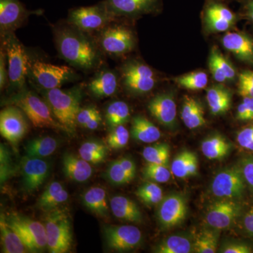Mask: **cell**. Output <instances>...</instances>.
<instances>
[{
  "instance_id": "6da1fadb",
  "label": "cell",
  "mask_w": 253,
  "mask_h": 253,
  "mask_svg": "<svg viewBox=\"0 0 253 253\" xmlns=\"http://www.w3.org/2000/svg\"><path fill=\"white\" fill-rule=\"evenodd\" d=\"M54 33L58 52L73 67L88 71L99 64V50L85 32L68 23L55 28Z\"/></svg>"
},
{
  "instance_id": "7a4b0ae2",
  "label": "cell",
  "mask_w": 253,
  "mask_h": 253,
  "mask_svg": "<svg viewBox=\"0 0 253 253\" xmlns=\"http://www.w3.org/2000/svg\"><path fill=\"white\" fill-rule=\"evenodd\" d=\"M39 89L55 118L66 129V132L70 135L74 134L78 126V113L81 109L83 99L81 88L75 86L68 89L60 88Z\"/></svg>"
},
{
  "instance_id": "3957f363",
  "label": "cell",
  "mask_w": 253,
  "mask_h": 253,
  "mask_svg": "<svg viewBox=\"0 0 253 253\" xmlns=\"http://www.w3.org/2000/svg\"><path fill=\"white\" fill-rule=\"evenodd\" d=\"M7 104L15 105L22 110L36 127L50 128L66 132V129L55 118L45 100L33 91L25 88L18 91L8 100Z\"/></svg>"
},
{
  "instance_id": "277c9868",
  "label": "cell",
  "mask_w": 253,
  "mask_h": 253,
  "mask_svg": "<svg viewBox=\"0 0 253 253\" xmlns=\"http://www.w3.org/2000/svg\"><path fill=\"white\" fill-rule=\"evenodd\" d=\"M45 226L47 249L51 253H66L72 248L73 234L71 217L63 208H55L45 212Z\"/></svg>"
},
{
  "instance_id": "5b68a950",
  "label": "cell",
  "mask_w": 253,
  "mask_h": 253,
  "mask_svg": "<svg viewBox=\"0 0 253 253\" xmlns=\"http://www.w3.org/2000/svg\"><path fill=\"white\" fill-rule=\"evenodd\" d=\"M1 46L6 51L8 63V79L10 87L20 91L25 89L26 77L29 73L31 61L22 43L14 33L1 36Z\"/></svg>"
},
{
  "instance_id": "8992f818",
  "label": "cell",
  "mask_w": 253,
  "mask_h": 253,
  "mask_svg": "<svg viewBox=\"0 0 253 253\" xmlns=\"http://www.w3.org/2000/svg\"><path fill=\"white\" fill-rule=\"evenodd\" d=\"M6 218L30 253L42 252L47 247L45 226L41 221L17 212L10 213Z\"/></svg>"
},
{
  "instance_id": "52a82bcc",
  "label": "cell",
  "mask_w": 253,
  "mask_h": 253,
  "mask_svg": "<svg viewBox=\"0 0 253 253\" xmlns=\"http://www.w3.org/2000/svg\"><path fill=\"white\" fill-rule=\"evenodd\" d=\"M114 18L102 1L93 6L70 10L67 23L87 33L102 31Z\"/></svg>"
},
{
  "instance_id": "ba28073f",
  "label": "cell",
  "mask_w": 253,
  "mask_h": 253,
  "mask_svg": "<svg viewBox=\"0 0 253 253\" xmlns=\"http://www.w3.org/2000/svg\"><path fill=\"white\" fill-rule=\"evenodd\" d=\"M28 75L38 84V87L42 89L60 88L76 78V73L68 66H56L40 61L31 63Z\"/></svg>"
},
{
  "instance_id": "9c48e42d",
  "label": "cell",
  "mask_w": 253,
  "mask_h": 253,
  "mask_svg": "<svg viewBox=\"0 0 253 253\" xmlns=\"http://www.w3.org/2000/svg\"><path fill=\"white\" fill-rule=\"evenodd\" d=\"M246 181L240 166L227 168L218 172L211 184V191L221 199H239L244 196Z\"/></svg>"
},
{
  "instance_id": "30bf717a",
  "label": "cell",
  "mask_w": 253,
  "mask_h": 253,
  "mask_svg": "<svg viewBox=\"0 0 253 253\" xmlns=\"http://www.w3.org/2000/svg\"><path fill=\"white\" fill-rule=\"evenodd\" d=\"M135 37L129 28L121 25H111L101 31L99 42L101 49L111 56L127 54L135 46Z\"/></svg>"
},
{
  "instance_id": "8fae6325",
  "label": "cell",
  "mask_w": 253,
  "mask_h": 253,
  "mask_svg": "<svg viewBox=\"0 0 253 253\" xmlns=\"http://www.w3.org/2000/svg\"><path fill=\"white\" fill-rule=\"evenodd\" d=\"M123 84L133 94H144L154 89L156 79L153 70L147 65L131 61L123 66Z\"/></svg>"
},
{
  "instance_id": "7c38bea8",
  "label": "cell",
  "mask_w": 253,
  "mask_h": 253,
  "mask_svg": "<svg viewBox=\"0 0 253 253\" xmlns=\"http://www.w3.org/2000/svg\"><path fill=\"white\" fill-rule=\"evenodd\" d=\"M27 116L15 105H10L0 113V133L9 142L16 144L27 134Z\"/></svg>"
},
{
  "instance_id": "4fadbf2b",
  "label": "cell",
  "mask_w": 253,
  "mask_h": 253,
  "mask_svg": "<svg viewBox=\"0 0 253 253\" xmlns=\"http://www.w3.org/2000/svg\"><path fill=\"white\" fill-rule=\"evenodd\" d=\"M104 235L108 247L118 252L132 251L142 242L141 231L132 225L105 226Z\"/></svg>"
},
{
  "instance_id": "5bb4252c",
  "label": "cell",
  "mask_w": 253,
  "mask_h": 253,
  "mask_svg": "<svg viewBox=\"0 0 253 253\" xmlns=\"http://www.w3.org/2000/svg\"><path fill=\"white\" fill-rule=\"evenodd\" d=\"M186 214L187 204L182 195H168L158 204L157 219L163 229H170L180 225L186 219Z\"/></svg>"
},
{
  "instance_id": "9a60e30c",
  "label": "cell",
  "mask_w": 253,
  "mask_h": 253,
  "mask_svg": "<svg viewBox=\"0 0 253 253\" xmlns=\"http://www.w3.org/2000/svg\"><path fill=\"white\" fill-rule=\"evenodd\" d=\"M41 14L42 11H29L19 0H0L1 36L14 33L31 14Z\"/></svg>"
},
{
  "instance_id": "2e32d148",
  "label": "cell",
  "mask_w": 253,
  "mask_h": 253,
  "mask_svg": "<svg viewBox=\"0 0 253 253\" xmlns=\"http://www.w3.org/2000/svg\"><path fill=\"white\" fill-rule=\"evenodd\" d=\"M241 212V205L233 199H221L215 201L208 208L206 222L214 229H228L239 217Z\"/></svg>"
},
{
  "instance_id": "e0dca14e",
  "label": "cell",
  "mask_w": 253,
  "mask_h": 253,
  "mask_svg": "<svg viewBox=\"0 0 253 253\" xmlns=\"http://www.w3.org/2000/svg\"><path fill=\"white\" fill-rule=\"evenodd\" d=\"M113 17L135 18L156 13L161 7V0H104Z\"/></svg>"
},
{
  "instance_id": "ac0fdd59",
  "label": "cell",
  "mask_w": 253,
  "mask_h": 253,
  "mask_svg": "<svg viewBox=\"0 0 253 253\" xmlns=\"http://www.w3.org/2000/svg\"><path fill=\"white\" fill-rule=\"evenodd\" d=\"M21 174L26 191L33 192L39 189L49 175L50 165L43 158L24 156L21 160Z\"/></svg>"
},
{
  "instance_id": "d6986e66",
  "label": "cell",
  "mask_w": 253,
  "mask_h": 253,
  "mask_svg": "<svg viewBox=\"0 0 253 253\" xmlns=\"http://www.w3.org/2000/svg\"><path fill=\"white\" fill-rule=\"evenodd\" d=\"M148 109L163 126L171 129L175 126L176 106L172 94L165 93L155 96L149 101Z\"/></svg>"
},
{
  "instance_id": "ffe728a7",
  "label": "cell",
  "mask_w": 253,
  "mask_h": 253,
  "mask_svg": "<svg viewBox=\"0 0 253 253\" xmlns=\"http://www.w3.org/2000/svg\"><path fill=\"white\" fill-rule=\"evenodd\" d=\"M223 46L238 59L253 66V40L242 33H226L221 40Z\"/></svg>"
},
{
  "instance_id": "44dd1931",
  "label": "cell",
  "mask_w": 253,
  "mask_h": 253,
  "mask_svg": "<svg viewBox=\"0 0 253 253\" xmlns=\"http://www.w3.org/2000/svg\"><path fill=\"white\" fill-rule=\"evenodd\" d=\"M63 171L68 179L79 183L89 180L94 172L91 163L72 154L63 156Z\"/></svg>"
},
{
  "instance_id": "7402d4cb",
  "label": "cell",
  "mask_w": 253,
  "mask_h": 253,
  "mask_svg": "<svg viewBox=\"0 0 253 253\" xmlns=\"http://www.w3.org/2000/svg\"><path fill=\"white\" fill-rule=\"evenodd\" d=\"M110 207L113 215L118 219L136 224L143 221L140 208L129 198L123 196H113L110 202Z\"/></svg>"
},
{
  "instance_id": "603a6c76",
  "label": "cell",
  "mask_w": 253,
  "mask_h": 253,
  "mask_svg": "<svg viewBox=\"0 0 253 253\" xmlns=\"http://www.w3.org/2000/svg\"><path fill=\"white\" fill-rule=\"evenodd\" d=\"M181 118L186 127L197 129L206 124L204 109L199 100L192 96H184L181 106Z\"/></svg>"
},
{
  "instance_id": "cb8c5ba5",
  "label": "cell",
  "mask_w": 253,
  "mask_h": 253,
  "mask_svg": "<svg viewBox=\"0 0 253 253\" xmlns=\"http://www.w3.org/2000/svg\"><path fill=\"white\" fill-rule=\"evenodd\" d=\"M118 86L117 75L111 71H103L91 80L88 88L96 97L106 98L114 94Z\"/></svg>"
},
{
  "instance_id": "d4e9b609",
  "label": "cell",
  "mask_w": 253,
  "mask_h": 253,
  "mask_svg": "<svg viewBox=\"0 0 253 253\" xmlns=\"http://www.w3.org/2000/svg\"><path fill=\"white\" fill-rule=\"evenodd\" d=\"M231 91L221 84L211 86L207 91V101L211 114L220 116L230 109L231 106Z\"/></svg>"
},
{
  "instance_id": "484cf974",
  "label": "cell",
  "mask_w": 253,
  "mask_h": 253,
  "mask_svg": "<svg viewBox=\"0 0 253 253\" xmlns=\"http://www.w3.org/2000/svg\"><path fill=\"white\" fill-rule=\"evenodd\" d=\"M1 251L4 253H30L16 231L9 225L6 215L0 217Z\"/></svg>"
},
{
  "instance_id": "4316f807",
  "label": "cell",
  "mask_w": 253,
  "mask_h": 253,
  "mask_svg": "<svg viewBox=\"0 0 253 253\" xmlns=\"http://www.w3.org/2000/svg\"><path fill=\"white\" fill-rule=\"evenodd\" d=\"M171 172L176 177L186 179L195 176L199 169V160L192 151H183L176 155L171 165Z\"/></svg>"
},
{
  "instance_id": "83f0119b",
  "label": "cell",
  "mask_w": 253,
  "mask_h": 253,
  "mask_svg": "<svg viewBox=\"0 0 253 253\" xmlns=\"http://www.w3.org/2000/svg\"><path fill=\"white\" fill-rule=\"evenodd\" d=\"M68 199V193L62 184L59 181H52L43 191L37 206L44 212H47L59 208L60 205L64 204Z\"/></svg>"
},
{
  "instance_id": "f1b7e54d",
  "label": "cell",
  "mask_w": 253,
  "mask_h": 253,
  "mask_svg": "<svg viewBox=\"0 0 253 253\" xmlns=\"http://www.w3.org/2000/svg\"><path fill=\"white\" fill-rule=\"evenodd\" d=\"M131 134L136 141L143 143H154L159 140L161 133L157 126L149 119L136 116L131 121Z\"/></svg>"
},
{
  "instance_id": "f546056e",
  "label": "cell",
  "mask_w": 253,
  "mask_h": 253,
  "mask_svg": "<svg viewBox=\"0 0 253 253\" xmlns=\"http://www.w3.org/2000/svg\"><path fill=\"white\" fill-rule=\"evenodd\" d=\"M83 202L88 210L100 217L109 214V208L107 202V194L104 188L94 186L84 193Z\"/></svg>"
},
{
  "instance_id": "4dcf8cb0",
  "label": "cell",
  "mask_w": 253,
  "mask_h": 253,
  "mask_svg": "<svg viewBox=\"0 0 253 253\" xmlns=\"http://www.w3.org/2000/svg\"><path fill=\"white\" fill-rule=\"evenodd\" d=\"M201 150L208 159L221 160L229 155L231 144L222 135L213 134L202 141Z\"/></svg>"
},
{
  "instance_id": "1f68e13d",
  "label": "cell",
  "mask_w": 253,
  "mask_h": 253,
  "mask_svg": "<svg viewBox=\"0 0 253 253\" xmlns=\"http://www.w3.org/2000/svg\"><path fill=\"white\" fill-rule=\"evenodd\" d=\"M156 253H190L194 252V239L188 235H173L163 240L156 246Z\"/></svg>"
},
{
  "instance_id": "d6a6232c",
  "label": "cell",
  "mask_w": 253,
  "mask_h": 253,
  "mask_svg": "<svg viewBox=\"0 0 253 253\" xmlns=\"http://www.w3.org/2000/svg\"><path fill=\"white\" fill-rule=\"evenodd\" d=\"M220 230L214 228H206L200 231L194 239V252L214 253L217 252Z\"/></svg>"
},
{
  "instance_id": "836d02e7",
  "label": "cell",
  "mask_w": 253,
  "mask_h": 253,
  "mask_svg": "<svg viewBox=\"0 0 253 253\" xmlns=\"http://www.w3.org/2000/svg\"><path fill=\"white\" fill-rule=\"evenodd\" d=\"M57 146L58 141L52 136H42L28 141L25 151L30 157L44 158L54 154Z\"/></svg>"
},
{
  "instance_id": "e575fe53",
  "label": "cell",
  "mask_w": 253,
  "mask_h": 253,
  "mask_svg": "<svg viewBox=\"0 0 253 253\" xmlns=\"http://www.w3.org/2000/svg\"><path fill=\"white\" fill-rule=\"evenodd\" d=\"M109 146L97 140H89L83 143L79 149L80 156L91 164L104 162L108 156Z\"/></svg>"
},
{
  "instance_id": "d590c367",
  "label": "cell",
  "mask_w": 253,
  "mask_h": 253,
  "mask_svg": "<svg viewBox=\"0 0 253 253\" xmlns=\"http://www.w3.org/2000/svg\"><path fill=\"white\" fill-rule=\"evenodd\" d=\"M106 123L110 129L126 124L130 118V111L128 105L122 101L111 103L106 110Z\"/></svg>"
},
{
  "instance_id": "8d00e7d4",
  "label": "cell",
  "mask_w": 253,
  "mask_h": 253,
  "mask_svg": "<svg viewBox=\"0 0 253 253\" xmlns=\"http://www.w3.org/2000/svg\"><path fill=\"white\" fill-rule=\"evenodd\" d=\"M170 148L167 143H158L146 146L142 151V156L147 163L168 164Z\"/></svg>"
},
{
  "instance_id": "74e56055",
  "label": "cell",
  "mask_w": 253,
  "mask_h": 253,
  "mask_svg": "<svg viewBox=\"0 0 253 253\" xmlns=\"http://www.w3.org/2000/svg\"><path fill=\"white\" fill-rule=\"evenodd\" d=\"M135 194L143 204L149 206L159 204L163 199L162 189L154 181H149L139 186Z\"/></svg>"
},
{
  "instance_id": "f35d334b",
  "label": "cell",
  "mask_w": 253,
  "mask_h": 253,
  "mask_svg": "<svg viewBox=\"0 0 253 253\" xmlns=\"http://www.w3.org/2000/svg\"><path fill=\"white\" fill-rule=\"evenodd\" d=\"M175 81L182 87L190 90H201L208 85L207 73L204 71H194L176 78Z\"/></svg>"
},
{
  "instance_id": "ab89813d",
  "label": "cell",
  "mask_w": 253,
  "mask_h": 253,
  "mask_svg": "<svg viewBox=\"0 0 253 253\" xmlns=\"http://www.w3.org/2000/svg\"><path fill=\"white\" fill-rule=\"evenodd\" d=\"M171 169L168 164L147 163L143 169V176L146 179L156 183H166L171 177Z\"/></svg>"
},
{
  "instance_id": "60d3db41",
  "label": "cell",
  "mask_w": 253,
  "mask_h": 253,
  "mask_svg": "<svg viewBox=\"0 0 253 253\" xmlns=\"http://www.w3.org/2000/svg\"><path fill=\"white\" fill-rule=\"evenodd\" d=\"M105 177L114 185H123L132 180V178L123 169L118 160L110 163L105 173Z\"/></svg>"
},
{
  "instance_id": "b9f144b4",
  "label": "cell",
  "mask_w": 253,
  "mask_h": 253,
  "mask_svg": "<svg viewBox=\"0 0 253 253\" xmlns=\"http://www.w3.org/2000/svg\"><path fill=\"white\" fill-rule=\"evenodd\" d=\"M129 132L124 126H119L111 129L106 138V143L109 148L113 150L122 149L129 142Z\"/></svg>"
},
{
  "instance_id": "7bdbcfd3",
  "label": "cell",
  "mask_w": 253,
  "mask_h": 253,
  "mask_svg": "<svg viewBox=\"0 0 253 253\" xmlns=\"http://www.w3.org/2000/svg\"><path fill=\"white\" fill-rule=\"evenodd\" d=\"M204 16L221 18L233 23H235L236 20V15L227 6L214 1H211L206 5Z\"/></svg>"
},
{
  "instance_id": "ee69618b",
  "label": "cell",
  "mask_w": 253,
  "mask_h": 253,
  "mask_svg": "<svg viewBox=\"0 0 253 253\" xmlns=\"http://www.w3.org/2000/svg\"><path fill=\"white\" fill-rule=\"evenodd\" d=\"M0 177L2 184L16 172L9 150L2 144H1L0 148Z\"/></svg>"
},
{
  "instance_id": "f6af8a7d",
  "label": "cell",
  "mask_w": 253,
  "mask_h": 253,
  "mask_svg": "<svg viewBox=\"0 0 253 253\" xmlns=\"http://www.w3.org/2000/svg\"><path fill=\"white\" fill-rule=\"evenodd\" d=\"M210 57L214 60L218 66L222 70L223 72L225 74L228 81H231L236 78V69L230 61L224 56L217 48H212L211 50V56Z\"/></svg>"
},
{
  "instance_id": "bcb514c9",
  "label": "cell",
  "mask_w": 253,
  "mask_h": 253,
  "mask_svg": "<svg viewBox=\"0 0 253 253\" xmlns=\"http://www.w3.org/2000/svg\"><path fill=\"white\" fill-rule=\"evenodd\" d=\"M239 93L243 97L253 98V71H244L239 75Z\"/></svg>"
},
{
  "instance_id": "7dc6e473",
  "label": "cell",
  "mask_w": 253,
  "mask_h": 253,
  "mask_svg": "<svg viewBox=\"0 0 253 253\" xmlns=\"http://www.w3.org/2000/svg\"><path fill=\"white\" fill-rule=\"evenodd\" d=\"M221 253H251L253 249L249 244L241 241H226L219 249Z\"/></svg>"
},
{
  "instance_id": "c3c4849f",
  "label": "cell",
  "mask_w": 253,
  "mask_h": 253,
  "mask_svg": "<svg viewBox=\"0 0 253 253\" xmlns=\"http://www.w3.org/2000/svg\"><path fill=\"white\" fill-rule=\"evenodd\" d=\"M236 141L241 148L253 153V125L241 129L236 136Z\"/></svg>"
},
{
  "instance_id": "681fc988",
  "label": "cell",
  "mask_w": 253,
  "mask_h": 253,
  "mask_svg": "<svg viewBox=\"0 0 253 253\" xmlns=\"http://www.w3.org/2000/svg\"><path fill=\"white\" fill-rule=\"evenodd\" d=\"M204 18L208 29L212 32L220 33L226 31L234 24L230 21L213 16H204Z\"/></svg>"
},
{
  "instance_id": "f907efd6",
  "label": "cell",
  "mask_w": 253,
  "mask_h": 253,
  "mask_svg": "<svg viewBox=\"0 0 253 253\" xmlns=\"http://www.w3.org/2000/svg\"><path fill=\"white\" fill-rule=\"evenodd\" d=\"M239 166L246 184L253 192V155L244 158Z\"/></svg>"
},
{
  "instance_id": "816d5d0a",
  "label": "cell",
  "mask_w": 253,
  "mask_h": 253,
  "mask_svg": "<svg viewBox=\"0 0 253 253\" xmlns=\"http://www.w3.org/2000/svg\"><path fill=\"white\" fill-rule=\"evenodd\" d=\"M99 111L94 106H86L81 108L77 116V123L78 126L83 127L86 123L89 122L96 115L99 114Z\"/></svg>"
},
{
  "instance_id": "f5cc1de1",
  "label": "cell",
  "mask_w": 253,
  "mask_h": 253,
  "mask_svg": "<svg viewBox=\"0 0 253 253\" xmlns=\"http://www.w3.org/2000/svg\"><path fill=\"white\" fill-rule=\"evenodd\" d=\"M6 51L1 46V51H0V88L1 90L4 89L5 84L7 82L8 71H6Z\"/></svg>"
},
{
  "instance_id": "db71d44e",
  "label": "cell",
  "mask_w": 253,
  "mask_h": 253,
  "mask_svg": "<svg viewBox=\"0 0 253 253\" xmlns=\"http://www.w3.org/2000/svg\"><path fill=\"white\" fill-rule=\"evenodd\" d=\"M209 68L212 73L213 78L217 83H224L228 81L225 74L223 72L222 70L218 66L217 63L214 61V59L210 57L209 59Z\"/></svg>"
},
{
  "instance_id": "11a10c76",
  "label": "cell",
  "mask_w": 253,
  "mask_h": 253,
  "mask_svg": "<svg viewBox=\"0 0 253 253\" xmlns=\"http://www.w3.org/2000/svg\"><path fill=\"white\" fill-rule=\"evenodd\" d=\"M118 160L119 161L120 163H121V166H122L123 169L126 171V173L132 179H134L136 171V165L134 161H132L131 158L127 157L120 158Z\"/></svg>"
},
{
  "instance_id": "9f6ffc18",
  "label": "cell",
  "mask_w": 253,
  "mask_h": 253,
  "mask_svg": "<svg viewBox=\"0 0 253 253\" xmlns=\"http://www.w3.org/2000/svg\"><path fill=\"white\" fill-rule=\"evenodd\" d=\"M243 227L247 235L253 237V206L249 212L245 214L243 219Z\"/></svg>"
},
{
  "instance_id": "6f0895ef",
  "label": "cell",
  "mask_w": 253,
  "mask_h": 253,
  "mask_svg": "<svg viewBox=\"0 0 253 253\" xmlns=\"http://www.w3.org/2000/svg\"><path fill=\"white\" fill-rule=\"evenodd\" d=\"M236 119L241 122H249L250 113L247 106L245 104L244 101L239 105L237 108V112H236Z\"/></svg>"
},
{
  "instance_id": "680465c9",
  "label": "cell",
  "mask_w": 253,
  "mask_h": 253,
  "mask_svg": "<svg viewBox=\"0 0 253 253\" xmlns=\"http://www.w3.org/2000/svg\"><path fill=\"white\" fill-rule=\"evenodd\" d=\"M101 122H102V117H101V113H99L94 118H93L89 122L86 123L85 126H83V128L94 130V129H96L99 127Z\"/></svg>"
},
{
  "instance_id": "91938a15",
  "label": "cell",
  "mask_w": 253,
  "mask_h": 253,
  "mask_svg": "<svg viewBox=\"0 0 253 253\" xmlns=\"http://www.w3.org/2000/svg\"><path fill=\"white\" fill-rule=\"evenodd\" d=\"M243 101L247 106L250 113V119L251 121H253V98L252 97H244Z\"/></svg>"
},
{
  "instance_id": "94428289",
  "label": "cell",
  "mask_w": 253,
  "mask_h": 253,
  "mask_svg": "<svg viewBox=\"0 0 253 253\" xmlns=\"http://www.w3.org/2000/svg\"><path fill=\"white\" fill-rule=\"evenodd\" d=\"M246 7H247L248 16L253 21V0H250Z\"/></svg>"
}]
</instances>
